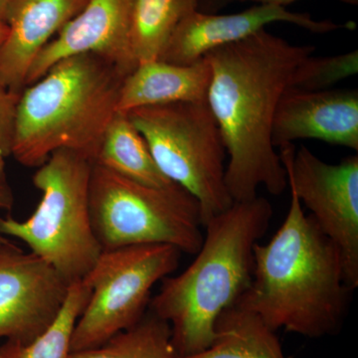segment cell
I'll list each match as a JSON object with an SVG mask.
<instances>
[{"instance_id": "1", "label": "cell", "mask_w": 358, "mask_h": 358, "mask_svg": "<svg viewBox=\"0 0 358 358\" xmlns=\"http://www.w3.org/2000/svg\"><path fill=\"white\" fill-rule=\"evenodd\" d=\"M315 51L263 29L204 56L210 67L206 102L229 157L225 183L233 201L255 199L260 187L272 195L288 187L273 145V122L294 71Z\"/></svg>"}, {"instance_id": "2", "label": "cell", "mask_w": 358, "mask_h": 358, "mask_svg": "<svg viewBox=\"0 0 358 358\" xmlns=\"http://www.w3.org/2000/svg\"><path fill=\"white\" fill-rule=\"evenodd\" d=\"M352 292L338 245L291 190L281 227L268 243L254 247L251 284L237 303L274 331L320 338L343 326Z\"/></svg>"}, {"instance_id": "3", "label": "cell", "mask_w": 358, "mask_h": 358, "mask_svg": "<svg viewBox=\"0 0 358 358\" xmlns=\"http://www.w3.org/2000/svg\"><path fill=\"white\" fill-rule=\"evenodd\" d=\"M273 208L265 197L233 202L210 219L194 261L164 278L148 310L169 322L179 357L202 352L215 338L216 322L247 291L254 247L267 232Z\"/></svg>"}, {"instance_id": "4", "label": "cell", "mask_w": 358, "mask_h": 358, "mask_svg": "<svg viewBox=\"0 0 358 358\" xmlns=\"http://www.w3.org/2000/svg\"><path fill=\"white\" fill-rule=\"evenodd\" d=\"M128 75L98 54L59 61L21 93L11 155L34 169L60 150L95 162Z\"/></svg>"}, {"instance_id": "5", "label": "cell", "mask_w": 358, "mask_h": 358, "mask_svg": "<svg viewBox=\"0 0 358 358\" xmlns=\"http://www.w3.org/2000/svg\"><path fill=\"white\" fill-rule=\"evenodd\" d=\"M93 164L73 150L53 152L33 176L42 195L31 216L24 221L0 217V234L27 245L69 285L82 281L103 252L90 215Z\"/></svg>"}, {"instance_id": "6", "label": "cell", "mask_w": 358, "mask_h": 358, "mask_svg": "<svg viewBox=\"0 0 358 358\" xmlns=\"http://www.w3.org/2000/svg\"><path fill=\"white\" fill-rule=\"evenodd\" d=\"M89 204L103 251L164 244L195 255L203 241L199 201L176 183L166 187L141 185L94 164Z\"/></svg>"}, {"instance_id": "7", "label": "cell", "mask_w": 358, "mask_h": 358, "mask_svg": "<svg viewBox=\"0 0 358 358\" xmlns=\"http://www.w3.org/2000/svg\"><path fill=\"white\" fill-rule=\"evenodd\" d=\"M159 171L199 201L202 226L233 204L225 183L226 148L207 102L173 103L126 113Z\"/></svg>"}, {"instance_id": "8", "label": "cell", "mask_w": 358, "mask_h": 358, "mask_svg": "<svg viewBox=\"0 0 358 358\" xmlns=\"http://www.w3.org/2000/svg\"><path fill=\"white\" fill-rule=\"evenodd\" d=\"M181 254L164 244L103 251L84 278L91 294L75 326L72 353L99 348L140 322L148 312L155 285L178 268Z\"/></svg>"}, {"instance_id": "9", "label": "cell", "mask_w": 358, "mask_h": 358, "mask_svg": "<svg viewBox=\"0 0 358 358\" xmlns=\"http://www.w3.org/2000/svg\"><path fill=\"white\" fill-rule=\"evenodd\" d=\"M280 159L289 189L320 230L338 245L345 262L346 282L358 286V157L327 164L308 148L280 147Z\"/></svg>"}, {"instance_id": "10", "label": "cell", "mask_w": 358, "mask_h": 358, "mask_svg": "<svg viewBox=\"0 0 358 358\" xmlns=\"http://www.w3.org/2000/svg\"><path fill=\"white\" fill-rule=\"evenodd\" d=\"M70 285L35 254L0 247V338L28 343L60 313Z\"/></svg>"}, {"instance_id": "11", "label": "cell", "mask_w": 358, "mask_h": 358, "mask_svg": "<svg viewBox=\"0 0 358 358\" xmlns=\"http://www.w3.org/2000/svg\"><path fill=\"white\" fill-rule=\"evenodd\" d=\"M277 22L289 23L317 34L355 27L352 22L339 24L331 20H317L310 14L294 13L287 7L274 4H256L231 14L195 10L181 21L159 60L192 64L214 49L248 38Z\"/></svg>"}, {"instance_id": "12", "label": "cell", "mask_w": 358, "mask_h": 358, "mask_svg": "<svg viewBox=\"0 0 358 358\" xmlns=\"http://www.w3.org/2000/svg\"><path fill=\"white\" fill-rule=\"evenodd\" d=\"M131 1L88 0L40 52L28 73L26 87L38 81L59 61L78 54H98L127 74L133 72L136 66L129 49Z\"/></svg>"}, {"instance_id": "13", "label": "cell", "mask_w": 358, "mask_h": 358, "mask_svg": "<svg viewBox=\"0 0 358 358\" xmlns=\"http://www.w3.org/2000/svg\"><path fill=\"white\" fill-rule=\"evenodd\" d=\"M305 138L357 152V90L305 91L289 87L275 110L273 145L280 148Z\"/></svg>"}, {"instance_id": "14", "label": "cell", "mask_w": 358, "mask_h": 358, "mask_svg": "<svg viewBox=\"0 0 358 358\" xmlns=\"http://www.w3.org/2000/svg\"><path fill=\"white\" fill-rule=\"evenodd\" d=\"M88 0H8L0 45V82L21 94L42 49L86 6Z\"/></svg>"}, {"instance_id": "15", "label": "cell", "mask_w": 358, "mask_h": 358, "mask_svg": "<svg viewBox=\"0 0 358 358\" xmlns=\"http://www.w3.org/2000/svg\"><path fill=\"white\" fill-rule=\"evenodd\" d=\"M210 67L205 57L192 64L162 60L136 66L124 79L117 112L166 103L206 102Z\"/></svg>"}, {"instance_id": "16", "label": "cell", "mask_w": 358, "mask_h": 358, "mask_svg": "<svg viewBox=\"0 0 358 358\" xmlns=\"http://www.w3.org/2000/svg\"><path fill=\"white\" fill-rule=\"evenodd\" d=\"M181 358H286L275 331L235 303L221 313L215 338L202 352Z\"/></svg>"}, {"instance_id": "17", "label": "cell", "mask_w": 358, "mask_h": 358, "mask_svg": "<svg viewBox=\"0 0 358 358\" xmlns=\"http://www.w3.org/2000/svg\"><path fill=\"white\" fill-rule=\"evenodd\" d=\"M199 0H133L129 49L136 66L159 60L176 28Z\"/></svg>"}, {"instance_id": "18", "label": "cell", "mask_w": 358, "mask_h": 358, "mask_svg": "<svg viewBox=\"0 0 358 358\" xmlns=\"http://www.w3.org/2000/svg\"><path fill=\"white\" fill-rule=\"evenodd\" d=\"M94 164L141 185L154 187L173 185L159 171L147 143L126 113L117 112L110 122Z\"/></svg>"}, {"instance_id": "19", "label": "cell", "mask_w": 358, "mask_h": 358, "mask_svg": "<svg viewBox=\"0 0 358 358\" xmlns=\"http://www.w3.org/2000/svg\"><path fill=\"white\" fill-rule=\"evenodd\" d=\"M91 294L86 280L70 285L64 305L55 320L28 343L6 341L0 345V358H72L75 326Z\"/></svg>"}, {"instance_id": "20", "label": "cell", "mask_w": 358, "mask_h": 358, "mask_svg": "<svg viewBox=\"0 0 358 358\" xmlns=\"http://www.w3.org/2000/svg\"><path fill=\"white\" fill-rule=\"evenodd\" d=\"M72 358H181L171 341L169 322L148 310L140 322L107 343Z\"/></svg>"}, {"instance_id": "21", "label": "cell", "mask_w": 358, "mask_h": 358, "mask_svg": "<svg viewBox=\"0 0 358 358\" xmlns=\"http://www.w3.org/2000/svg\"><path fill=\"white\" fill-rule=\"evenodd\" d=\"M357 72V50L324 57L310 55L294 71L291 87L305 91H324Z\"/></svg>"}, {"instance_id": "22", "label": "cell", "mask_w": 358, "mask_h": 358, "mask_svg": "<svg viewBox=\"0 0 358 358\" xmlns=\"http://www.w3.org/2000/svg\"><path fill=\"white\" fill-rule=\"evenodd\" d=\"M20 95L0 82V178H6V159L10 157L13 150L14 124Z\"/></svg>"}, {"instance_id": "23", "label": "cell", "mask_w": 358, "mask_h": 358, "mask_svg": "<svg viewBox=\"0 0 358 358\" xmlns=\"http://www.w3.org/2000/svg\"><path fill=\"white\" fill-rule=\"evenodd\" d=\"M14 197L13 189L8 185L6 178H0V209L10 210L13 208ZM13 243L8 238L0 234V247Z\"/></svg>"}, {"instance_id": "24", "label": "cell", "mask_w": 358, "mask_h": 358, "mask_svg": "<svg viewBox=\"0 0 358 358\" xmlns=\"http://www.w3.org/2000/svg\"><path fill=\"white\" fill-rule=\"evenodd\" d=\"M238 0H199L197 10L203 13H218L224 7Z\"/></svg>"}, {"instance_id": "25", "label": "cell", "mask_w": 358, "mask_h": 358, "mask_svg": "<svg viewBox=\"0 0 358 358\" xmlns=\"http://www.w3.org/2000/svg\"><path fill=\"white\" fill-rule=\"evenodd\" d=\"M241 1L255 2L256 4H274V6L287 7L296 0H241ZM350 6H357L358 0H339Z\"/></svg>"}, {"instance_id": "26", "label": "cell", "mask_w": 358, "mask_h": 358, "mask_svg": "<svg viewBox=\"0 0 358 358\" xmlns=\"http://www.w3.org/2000/svg\"><path fill=\"white\" fill-rule=\"evenodd\" d=\"M7 34H8V27L4 22H0V45L6 40Z\"/></svg>"}, {"instance_id": "27", "label": "cell", "mask_w": 358, "mask_h": 358, "mask_svg": "<svg viewBox=\"0 0 358 358\" xmlns=\"http://www.w3.org/2000/svg\"><path fill=\"white\" fill-rule=\"evenodd\" d=\"M7 2L8 0H0V22H4Z\"/></svg>"}]
</instances>
